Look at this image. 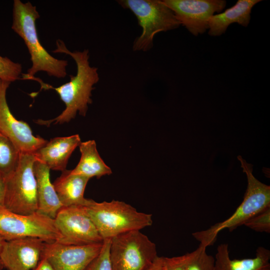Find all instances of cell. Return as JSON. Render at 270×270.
<instances>
[{"instance_id": "6da1fadb", "label": "cell", "mask_w": 270, "mask_h": 270, "mask_svg": "<svg viewBox=\"0 0 270 270\" xmlns=\"http://www.w3.org/2000/svg\"><path fill=\"white\" fill-rule=\"evenodd\" d=\"M56 48L52 52L71 56L76 63L77 70L76 76H70L68 82L57 88L44 83L38 78L34 76L32 78V80L40 84L42 88L54 90L65 104V109L55 118L37 120L38 124L48 126L52 122L54 124L68 122L75 118L77 112L85 116L88 105L92 103V92L94 88L93 86L100 79L98 68L90 65L88 50L70 52L64 42L60 40H56Z\"/></svg>"}, {"instance_id": "7a4b0ae2", "label": "cell", "mask_w": 270, "mask_h": 270, "mask_svg": "<svg viewBox=\"0 0 270 270\" xmlns=\"http://www.w3.org/2000/svg\"><path fill=\"white\" fill-rule=\"evenodd\" d=\"M40 16L36 6L30 2L14 1L12 28L24 40L32 62L27 73L22 74V79L30 80L40 71L46 72L49 76L64 78L67 75L68 61L53 57L40 42L36 25Z\"/></svg>"}, {"instance_id": "3957f363", "label": "cell", "mask_w": 270, "mask_h": 270, "mask_svg": "<svg viewBox=\"0 0 270 270\" xmlns=\"http://www.w3.org/2000/svg\"><path fill=\"white\" fill-rule=\"evenodd\" d=\"M241 168L246 174L248 186L243 200L234 214L226 220L216 223L210 228L192 233L200 244L206 247L212 245L218 234L224 229L232 232L250 218L270 206V186L259 181L253 174L252 165L242 156H238Z\"/></svg>"}, {"instance_id": "277c9868", "label": "cell", "mask_w": 270, "mask_h": 270, "mask_svg": "<svg viewBox=\"0 0 270 270\" xmlns=\"http://www.w3.org/2000/svg\"><path fill=\"white\" fill-rule=\"evenodd\" d=\"M84 208L103 240L130 231L140 230L152 224L151 214L138 212L122 201L98 202L92 200Z\"/></svg>"}, {"instance_id": "5b68a950", "label": "cell", "mask_w": 270, "mask_h": 270, "mask_svg": "<svg viewBox=\"0 0 270 270\" xmlns=\"http://www.w3.org/2000/svg\"><path fill=\"white\" fill-rule=\"evenodd\" d=\"M118 2L134 13L142 28L141 34L134 42V50H150L157 33L176 29L180 25L173 11L162 0H121Z\"/></svg>"}, {"instance_id": "8992f818", "label": "cell", "mask_w": 270, "mask_h": 270, "mask_svg": "<svg viewBox=\"0 0 270 270\" xmlns=\"http://www.w3.org/2000/svg\"><path fill=\"white\" fill-rule=\"evenodd\" d=\"M33 154L20 153L14 171L5 179L4 206L18 214L28 215L38 212L36 181L34 170Z\"/></svg>"}, {"instance_id": "52a82bcc", "label": "cell", "mask_w": 270, "mask_h": 270, "mask_svg": "<svg viewBox=\"0 0 270 270\" xmlns=\"http://www.w3.org/2000/svg\"><path fill=\"white\" fill-rule=\"evenodd\" d=\"M109 254L112 270H146L158 256L156 244L139 230L112 238Z\"/></svg>"}, {"instance_id": "ba28073f", "label": "cell", "mask_w": 270, "mask_h": 270, "mask_svg": "<svg viewBox=\"0 0 270 270\" xmlns=\"http://www.w3.org/2000/svg\"><path fill=\"white\" fill-rule=\"evenodd\" d=\"M0 238L5 241L34 238L51 242H58L60 234L52 218L38 212L28 215L20 214L1 206Z\"/></svg>"}, {"instance_id": "9c48e42d", "label": "cell", "mask_w": 270, "mask_h": 270, "mask_svg": "<svg viewBox=\"0 0 270 270\" xmlns=\"http://www.w3.org/2000/svg\"><path fill=\"white\" fill-rule=\"evenodd\" d=\"M54 220L60 234L57 242L82 246L100 244L104 241L84 206L62 207Z\"/></svg>"}, {"instance_id": "30bf717a", "label": "cell", "mask_w": 270, "mask_h": 270, "mask_svg": "<svg viewBox=\"0 0 270 270\" xmlns=\"http://www.w3.org/2000/svg\"><path fill=\"white\" fill-rule=\"evenodd\" d=\"M174 12L180 24L192 34H202L208 28V22L215 12L226 6L224 0H164Z\"/></svg>"}, {"instance_id": "8fae6325", "label": "cell", "mask_w": 270, "mask_h": 270, "mask_svg": "<svg viewBox=\"0 0 270 270\" xmlns=\"http://www.w3.org/2000/svg\"><path fill=\"white\" fill-rule=\"evenodd\" d=\"M102 243L78 246L46 242L42 258L47 260L52 270H86L100 253Z\"/></svg>"}, {"instance_id": "7c38bea8", "label": "cell", "mask_w": 270, "mask_h": 270, "mask_svg": "<svg viewBox=\"0 0 270 270\" xmlns=\"http://www.w3.org/2000/svg\"><path fill=\"white\" fill-rule=\"evenodd\" d=\"M10 84L0 80V134L10 139L20 153L33 154L48 140L34 136L27 123L18 120L12 114L6 98Z\"/></svg>"}, {"instance_id": "4fadbf2b", "label": "cell", "mask_w": 270, "mask_h": 270, "mask_svg": "<svg viewBox=\"0 0 270 270\" xmlns=\"http://www.w3.org/2000/svg\"><path fill=\"white\" fill-rule=\"evenodd\" d=\"M44 240L26 238L5 241L0 259L7 270H34L42 258Z\"/></svg>"}, {"instance_id": "5bb4252c", "label": "cell", "mask_w": 270, "mask_h": 270, "mask_svg": "<svg viewBox=\"0 0 270 270\" xmlns=\"http://www.w3.org/2000/svg\"><path fill=\"white\" fill-rule=\"evenodd\" d=\"M81 142L78 134L54 138L35 151L36 160L46 165L50 170L63 172L66 170L72 152Z\"/></svg>"}, {"instance_id": "9a60e30c", "label": "cell", "mask_w": 270, "mask_h": 270, "mask_svg": "<svg viewBox=\"0 0 270 270\" xmlns=\"http://www.w3.org/2000/svg\"><path fill=\"white\" fill-rule=\"evenodd\" d=\"M90 178L72 173L70 170L62 172L52 183L62 207L86 206L92 200L84 197V192Z\"/></svg>"}, {"instance_id": "2e32d148", "label": "cell", "mask_w": 270, "mask_h": 270, "mask_svg": "<svg viewBox=\"0 0 270 270\" xmlns=\"http://www.w3.org/2000/svg\"><path fill=\"white\" fill-rule=\"evenodd\" d=\"M214 267L215 270H270V251L259 246L254 258L231 259L228 244L222 243L217 248Z\"/></svg>"}, {"instance_id": "e0dca14e", "label": "cell", "mask_w": 270, "mask_h": 270, "mask_svg": "<svg viewBox=\"0 0 270 270\" xmlns=\"http://www.w3.org/2000/svg\"><path fill=\"white\" fill-rule=\"evenodd\" d=\"M34 170L36 181L38 212L54 219L62 207L50 180V170L36 160Z\"/></svg>"}, {"instance_id": "ac0fdd59", "label": "cell", "mask_w": 270, "mask_h": 270, "mask_svg": "<svg viewBox=\"0 0 270 270\" xmlns=\"http://www.w3.org/2000/svg\"><path fill=\"white\" fill-rule=\"evenodd\" d=\"M260 0H238L236 4L219 14L212 16L208 20V34L220 36L224 34L228 26L236 22L247 26L250 19V13L254 6Z\"/></svg>"}, {"instance_id": "d6986e66", "label": "cell", "mask_w": 270, "mask_h": 270, "mask_svg": "<svg viewBox=\"0 0 270 270\" xmlns=\"http://www.w3.org/2000/svg\"><path fill=\"white\" fill-rule=\"evenodd\" d=\"M78 146L81 154L80 158L76 168L70 170L72 173L90 179L93 177L100 178L112 174L111 168L100 156L94 140L81 142Z\"/></svg>"}, {"instance_id": "ffe728a7", "label": "cell", "mask_w": 270, "mask_h": 270, "mask_svg": "<svg viewBox=\"0 0 270 270\" xmlns=\"http://www.w3.org/2000/svg\"><path fill=\"white\" fill-rule=\"evenodd\" d=\"M20 152L8 138L0 134V174L6 178L17 166Z\"/></svg>"}, {"instance_id": "44dd1931", "label": "cell", "mask_w": 270, "mask_h": 270, "mask_svg": "<svg viewBox=\"0 0 270 270\" xmlns=\"http://www.w3.org/2000/svg\"><path fill=\"white\" fill-rule=\"evenodd\" d=\"M206 248L200 244L196 250L186 254V270H215L214 258L206 253Z\"/></svg>"}, {"instance_id": "7402d4cb", "label": "cell", "mask_w": 270, "mask_h": 270, "mask_svg": "<svg viewBox=\"0 0 270 270\" xmlns=\"http://www.w3.org/2000/svg\"><path fill=\"white\" fill-rule=\"evenodd\" d=\"M22 74L21 64L0 56V80L11 83L20 79Z\"/></svg>"}, {"instance_id": "603a6c76", "label": "cell", "mask_w": 270, "mask_h": 270, "mask_svg": "<svg viewBox=\"0 0 270 270\" xmlns=\"http://www.w3.org/2000/svg\"><path fill=\"white\" fill-rule=\"evenodd\" d=\"M243 225L257 232H270V206L246 220Z\"/></svg>"}, {"instance_id": "cb8c5ba5", "label": "cell", "mask_w": 270, "mask_h": 270, "mask_svg": "<svg viewBox=\"0 0 270 270\" xmlns=\"http://www.w3.org/2000/svg\"><path fill=\"white\" fill-rule=\"evenodd\" d=\"M110 243V240L103 241L100 253L91 262L86 270H112L109 254Z\"/></svg>"}, {"instance_id": "d4e9b609", "label": "cell", "mask_w": 270, "mask_h": 270, "mask_svg": "<svg viewBox=\"0 0 270 270\" xmlns=\"http://www.w3.org/2000/svg\"><path fill=\"white\" fill-rule=\"evenodd\" d=\"M162 258L164 270H186V254Z\"/></svg>"}, {"instance_id": "484cf974", "label": "cell", "mask_w": 270, "mask_h": 270, "mask_svg": "<svg viewBox=\"0 0 270 270\" xmlns=\"http://www.w3.org/2000/svg\"><path fill=\"white\" fill-rule=\"evenodd\" d=\"M5 179L0 174V206H4L5 196Z\"/></svg>"}, {"instance_id": "4316f807", "label": "cell", "mask_w": 270, "mask_h": 270, "mask_svg": "<svg viewBox=\"0 0 270 270\" xmlns=\"http://www.w3.org/2000/svg\"><path fill=\"white\" fill-rule=\"evenodd\" d=\"M146 270H164L162 256H158L152 264Z\"/></svg>"}, {"instance_id": "83f0119b", "label": "cell", "mask_w": 270, "mask_h": 270, "mask_svg": "<svg viewBox=\"0 0 270 270\" xmlns=\"http://www.w3.org/2000/svg\"><path fill=\"white\" fill-rule=\"evenodd\" d=\"M34 270H52V269L47 260L45 258H42Z\"/></svg>"}, {"instance_id": "f1b7e54d", "label": "cell", "mask_w": 270, "mask_h": 270, "mask_svg": "<svg viewBox=\"0 0 270 270\" xmlns=\"http://www.w3.org/2000/svg\"><path fill=\"white\" fill-rule=\"evenodd\" d=\"M4 242H5V240H4L3 239L0 238V252L2 250V246L4 244Z\"/></svg>"}, {"instance_id": "f546056e", "label": "cell", "mask_w": 270, "mask_h": 270, "mask_svg": "<svg viewBox=\"0 0 270 270\" xmlns=\"http://www.w3.org/2000/svg\"><path fill=\"white\" fill-rule=\"evenodd\" d=\"M3 264L1 262V260L0 259V270H2L4 268Z\"/></svg>"}]
</instances>
